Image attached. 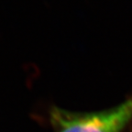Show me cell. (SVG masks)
<instances>
[{"mask_svg": "<svg viewBox=\"0 0 132 132\" xmlns=\"http://www.w3.org/2000/svg\"><path fill=\"white\" fill-rule=\"evenodd\" d=\"M50 120L54 132H123L132 121V96L99 111L75 112L53 106Z\"/></svg>", "mask_w": 132, "mask_h": 132, "instance_id": "1", "label": "cell"}]
</instances>
